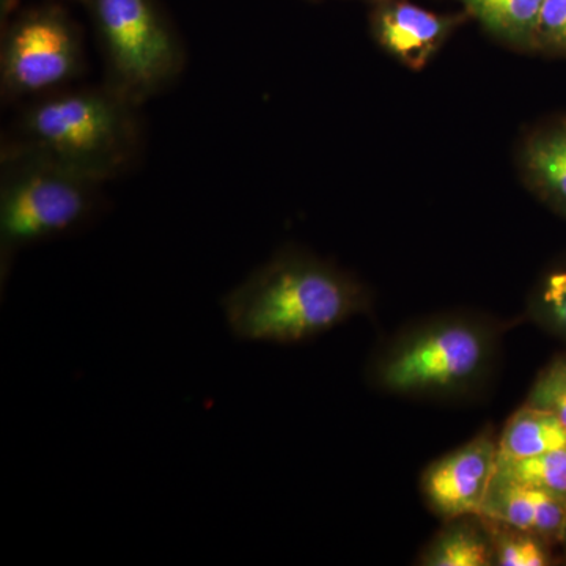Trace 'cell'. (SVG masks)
<instances>
[{
  "label": "cell",
  "mask_w": 566,
  "mask_h": 566,
  "mask_svg": "<svg viewBox=\"0 0 566 566\" xmlns=\"http://www.w3.org/2000/svg\"><path fill=\"white\" fill-rule=\"evenodd\" d=\"M566 449V427L543 409L523 405L497 434V458L524 460L551 450Z\"/></svg>",
  "instance_id": "cell-12"
},
{
  "label": "cell",
  "mask_w": 566,
  "mask_h": 566,
  "mask_svg": "<svg viewBox=\"0 0 566 566\" xmlns=\"http://www.w3.org/2000/svg\"><path fill=\"white\" fill-rule=\"evenodd\" d=\"M506 327L474 311L424 316L376 346L365 379L378 392L409 400H474L494 382Z\"/></svg>",
  "instance_id": "cell-1"
},
{
  "label": "cell",
  "mask_w": 566,
  "mask_h": 566,
  "mask_svg": "<svg viewBox=\"0 0 566 566\" xmlns=\"http://www.w3.org/2000/svg\"><path fill=\"white\" fill-rule=\"evenodd\" d=\"M480 515L504 521L543 536L551 545L560 546L566 526V501L538 488L494 475Z\"/></svg>",
  "instance_id": "cell-9"
},
{
  "label": "cell",
  "mask_w": 566,
  "mask_h": 566,
  "mask_svg": "<svg viewBox=\"0 0 566 566\" xmlns=\"http://www.w3.org/2000/svg\"><path fill=\"white\" fill-rule=\"evenodd\" d=\"M483 516V515H482ZM485 517L493 547L491 566H549L556 564L554 545L504 521Z\"/></svg>",
  "instance_id": "cell-14"
},
{
  "label": "cell",
  "mask_w": 566,
  "mask_h": 566,
  "mask_svg": "<svg viewBox=\"0 0 566 566\" xmlns=\"http://www.w3.org/2000/svg\"><path fill=\"white\" fill-rule=\"evenodd\" d=\"M222 308L234 337L293 345L368 314L374 297L334 263L285 248L226 294Z\"/></svg>",
  "instance_id": "cell-2"
},
{
  "label": "cell",
  "mask_w": 566,
  "mask_h": 566,
  "mask_svg": "<svg viewBox=\"0 0 566 566\" xmlns=\"http://www.w3.org/2000/svg\"><path fill=\"white\" fill-rule=\"evenodd\" d=\"M524 405L551 412L566 427V353L539 370Z\"/></svg>",
  "instance_id": "cell-17"
},
{
  "label": "cell",
  "mask_w": 566,
  "mask_h": 566,
  "mask_svg": "<svg viewBox=\"0 0 566 566\" xmlns=\"http://www.w3.org/2000/svg\"><path fill=\"white\" fill-rule=\"evenodd\" d=\"M494 475L538 488L566 501V449L551 450L524 460L497 458Z\"/></svg>",
  "instance_id": "cell-16"
},
{
  "label": "cell",
  "mask_w": 566,
  "mask_h": 566,
  "mask_svg": "<svg viewBox=\"0 0 566 566\" xmlns=\"http://www.w3.org/2000/svg\"><path fill=\"white\" fill-rule=\"evenodd\" d=\"M520 169L532 192L566 218V122L536 129L520 151Z\"/></svg>",
  "instance_id": "cell-10"
},
{
  "label": "cell",
  "mask_w": 566,
  "mask_h": 566,
  "mask_svg": "<svg viewBox=\"0 0 566 566\" xmlns=\"http://www.w3.org/2000/svg\"><path fill=\"white\" fill-rule=\"evenodd\" d=\"M140 144L139 104L103 82L29 102L2 150L43 156L103 185L133 167Z\"/></svg>",
  "instance_id": "cell-3"
},
{
  "label": "cell",
  "mask_w": 566,
  "mask_h": 566,
  "mask_svg": "<svg viewBox=\"0 0 566 566\" xmlns=\"http://www.w3.org/2000/svg\"><path fill=\"white\" fill-rule=\"evenodd\" d=\"M104 59V84L144 104L185 70L186 51L158 0H84Z\"/></svg>",
  "instance_id": "cell-5"
},
{
  "label": "cell",
  "mask_w": 566,
  "mask_h": 566,
  "mask_svg": "<svg viewBox=\"0 0 566 566\" xmlns=\"http://www.w3.org/2000/svg\"><path fill=\"white\" fill-rule=\"evenodd\" d=\"M80 2H84V0H80Z\"/></svg>",
  "instance_id": "cell-21"
},
{
  "label": "cell",
  "mask_w": 566,
  "mask_h": 566,
  "mask_svg": "<svg viewBox=\"0 0 566 566\" xmlns=\"http://www.w3.org/2000/svg\"><path fill=\"white\" fill-rule=\"evenodd\" d=\"M526 318L566 345V259L535 283L527 297Z\"/></svg>",
  "instance_id": "cell-15"
},
{
  "label": "cell",
  "mask_w": 566,
  "mask_h": 566,
  "mask_svg": "<svg viewBox=\"0 0 566 566\" xmlns=\"http://www.w3.org/2000/svg\"><path fill=\"white\" fill-rule=\"evenodd\" d=\"M0 274L29 245L84 229L102 207V182L32 153H0Z\"/></svg>",
  "instance_id": "cell-4"
},
{
  "label": "cell",
  "mask_w": 566,
  "mask_h": 566,
  "mask_svg": "<svg viewBox=\"0 0 566 566\" xmlns=\"http://www.w3.org/2000/svg\"><path fill=\"white\" fill-rule=\"evenodd\" d=\"M497 465V434L483 428L471 441L438 458L420 475L424 505L444 523L480 513Z\"/></svg>",
  "instance_id": "cell-7"
},
{
  "label": "cell",
  "mask_w": 566,
  "mask_h": 566,
  "mask_svg": "<svg viewBox=\"0 0 566 566\" xmlns=\"http://www.w3.org/2000/svg\"><path fill=\"white\" fill-rule=\"evenodd\" d=\"M469 14H439L403 0L376 3L370 14L376 43L411 70H423Z\"/></svg>",
  "instance_id": "cell-8"
},
{
  "label": "cell",
  "mask_w": 566,
  "mask_h": 566,
  "mask_svg": "<svg viewBox=\"0 0 566 566\" xmlns=\"http://www.w3.org/2000/svg\"><path fill=\"white\" fill-rule=\"evenodd\" d=\"M560 546L564 547L565 556H566V526H565V532H564V538H562Z\"/></svg>",
  "instance_id": "cell-19"
},
{
  "label": "cell",
  "mask_w": 566,
  "mask_h": 566,
  "mask_svg": "<svg viewBox=\"0 0 566 566\" xmlns=\"http://www.w3.org/2000/svg\"><path fill=\"white\" fill-rule=\"evenodd\" d=\"M493 547L480 513L444 521L417 556L420 566H491Z\"/></svg>",
  "instance_id": "cell-11"
},
{
  "label": "cell",
  "mask_w": 566,
  "mask_h": 566,
  "mask_svg": "<svg viewBox=\"0 0 566 566\" xmlns=\"http://www.w3.org/2000/svg\"><path fill=\"white\" fill-rule=\"evenodd\" d=\"M495 39L516 50L534 51L539 10L545 0H458Z\"/></svg>",
  "instance_id": "cell-13"
},
{
  "label": "cell",
  "mask_w": 566,
  "mask_h": 566,
  "mask_svg": "<svg viewBox=\"0 0 566 566\" xmlns=\"http://www.w3.org/2000/svg\"><path fill=\"white\" fill-rule=\"evenodd\" d=\"M534 51L566 55V0H545L539 10Z\"/></svg>",
  "instance_id": "cell-18"
},
{
  "label": "cell",
  "mask_w": 566,
  "mask_h": 566,
  "mask_svg": "<svg viewBox=\"0 0 566 566\" xmlns=\"http://www.w3.org/2000/svg\"><path fill=\"white\" fill-rule=\"evenodd\" d=\"M82 32L54 3L21 11L3 32L0 84L3 98H40L71 87L84 73Z\"/></svg>",
  "instance_id": "cell-6"
},
{
  "label": "cell",
  "mask_w": 566,
  "mask_h": 566,
  "mask_svg": "<svg viewBox=\"0 0 566 566\" xmlns=\"http://www.w3.org/2000/svg\"><path fill=\"white\" fill-rule=\"evenodd\" d=\"M371 2L379 3V2H387V0H371Z\"/></svg>",
  "instance_id": "cell-20"
}]
</instances>
